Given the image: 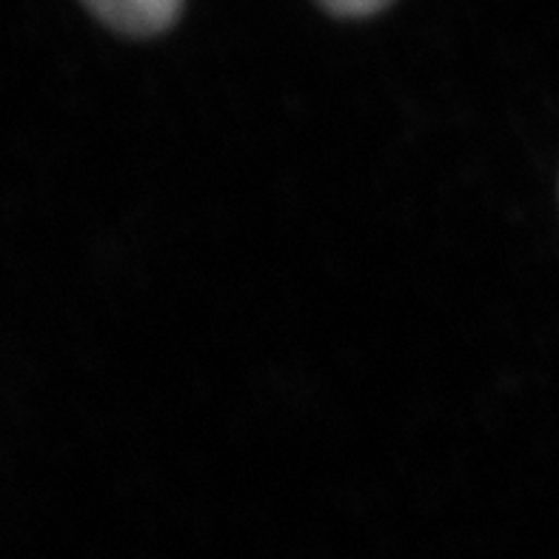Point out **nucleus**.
<instances>
[{
	"label": "nucleus",
	"instance_id": "f257e3e1",
	"mask_svg": "<svg viewBox=\"0 0 559 559\" xmlns=\"http://www.w3.org/2000/svg\"><path fill=\"white\" fill-rule=\"evenodd\" d=\"M109 29L132 37L160 35L180 15L183 0H81Z\"/></svg>",
	"mask_w": 559,
	"mask_h": 559
},
{
	"label": "nucleus",
	"instance_id": "f03ea898",
	"mask_svg": "<svg viewBox=\"0 0 559 559\" xmlns=\"http://www.w3.org/2000/svg\"><path fill=\"white\" fill-rule=\"evenodd\" d=\"M337 17H368L385 9L391 0H320Z\"/></svg>",
	"mask_w": 559,
	"mask_h": 559
}]
</instances>
